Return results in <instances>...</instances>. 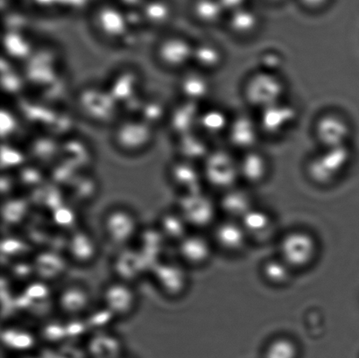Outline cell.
Listing matches in <instances>:
<instances>
[{"label": "cell", "mask_w": 359, "mask_h": 358, "mask_svg": "<svg viewBox=\"0 0 359 358\" xmlns=\"http://www.w3.org/2000/svg\"><path fill=\"white\" fill-rule=\"evenodd\" d=\"M189 270L175 256L168 255L151 266L149 280L165 300L177 301L189 289Z\"/></svg>", "instance_id": "obj_1"}, {"label": "cell", "mask_w": 359, "mask_h": 358, "mask_svg": "<svg viewBox=\"0 0 359 358\" xmlns=\"http://www.w3.org/2000/svg\"><path fill=\"white\" fill-rule=\"evenodd\" d=\"M142 226L138 214L124 205L111 207L101 220L104 240L116 250L135 244Z\"/></svg>", "instance_id": "obj_2"}, {"label": "cell", "mask_w": 359, "mask_h": 358, "mask_svg": "<svg viewBox=\"0 0 359 358\" xmlns=\"http://www.w3.org/2000/svg\"><path fill=\"white\" fill-rule=\"evenodd\" d=\"M353 159V153L349 145L326 147L308 160L306 170L316 184L328 185L344 174Z\"/></svg>", "instance_id": "obj_3"}, {"label": "cell", "mask_w": 359, "mask_h": 358, "mask_svg": "<svg viewBox=\"0 0 359 358\" xmlns=\"http://www.w3.org/2000/svg\"><path fill=\"white\" fill-rule=\"evenodd\" d=\"M287 83L280 74L258 69L246 80L245 99L251 106L262 111L286 99Z\"/></svg>", "instance_id": "obj_4"}, {"label": "cell", "mask_w": 359, "mask_h": 358, "mask_svg": "<svg viewBox=\"0 0 359 358\" xmlns=\"http://www.w3.org/2000/svg\"><path fill=\"white\" fill-rule=\"evenodd\" d=\"M140 296L137 287L112 278L103 287L100 306L114 321L128 320L138 310Z\"/></svg>", "instance_id": "obj_5"}, {"label": "cell", "mask_w": 359, "mask_h": 358, "mask_svg": "<svg viewBox=\"0 0 359 358\" xmlns=\"http://www.w3.org/2000/svg\"><path fill=\"white\" fill-rule=\"evenodd\" d=\"M280 256L293 270L309 268L316 261L318 254V242L311 233L294 230L281 238Z\"/></svg>", "instance_id": "obj_6"}, {"label": "cell", "mask_w": 359, "mask_h": 358, "mask_svg": "<svg viewBox=\"0 0 359 358\" xmlns=\"http://www.w3.org/2000/svg\"><path fill=\"white\" fill-rule=\"evenodd\" d=\"M203 173L204 181L214 188L226 191L236 187L237 181L241 180L238 158L226 150L211 151L204 160Z\"/></svg>", "instance_id": "obj_7"}, {"label": "cell", "mask_w": 359, "mask_h": 358, "mask_svg": "<svg viewBox=\"0 0 359 358\" xmlns=\"http://www.w3.org/2000/svg\"><path fill=\"white\" fill-rule=\"evenodd\" d=\"M114 279L133 286L149 279L151 265L144 256L133 247L117 249L111 262Z\"/></svg>", "instance_id": "obj_8"}, {"label": "cell", "mask_w": 359, "mask_h": 358, "mask_svg": "<svg viewBox=\"0 0 359 358\" xmlns=\"http://www.w3.org/2000/svg\"><path fill=\"white\" fill-rule=\"evenodd\" d=\"M93 294L89 287L82 282L66 284L56 293V310L62 318L79 319L86 317L93 308Z\"/></svg>", "instance_id": "obj_9"}, {"label": "cell", "mask_w": 359, "mask_h": 358, "mask_svg": "<svg viewBox=\"0 0 359 358\" xmlns=\"http://www.w3.org/2000/svg\"><path fill=\"white\" fill-rule=\"evenodd\" d=\"M190 229L200 230L212 223L217 207L203 191L181 195L175 207Z\"/></svg>", "instance_id": "obj_10"}, {"label": "cell", "mask_w": 359, "mask_h": 358, "mask_svg": "<svg viewBox=\"0 0 359 358\" xmlns=\"http://www.w3.org/2000/svg\"><path fill=\"white\" fill-rule=\"evenodd\" d=\"M100 245L91 231L77 228L66 237L63 254L69 264L79 268H89L97 261L100 254Z\"/></svg>", "instance_id": "obj_11"}, {"label": "cell", "mask_w": 359, "mask_h": 358, "mask_svg": "<svg viewBox=\"0 0 359 358\" xmlns=\"http://www.w3.org/2000/svg\"><path fill=\"white\" fill-rule=\"evenodd\" d=\"M351 132L349 119L337 111L320 116L314 126L316 139L322 149L349 145Z\"/></svg>", "instance_id": "obj_12"}, {"label": "cell", "mask_w": 359, "mask_h": 358, "mask_svg": "<svg viewBox=\"0 0 359 358\" xmlns=\"http://www.w3.org/2000/svg\"><path fill=\"white\" fill-rule=\"evenodd\" d=\"M258 118L262 135L279 137L293 128L298 118L294 104L286 99L259 111Z\"/></svg>", "instance_id": "obj_13"}, {"label": "cell", "mask_w": 359, "mask_h": 358, "mask_svg": "<svg viewBox=\"0 0 359 358\" xmlns=\"http://www.w3.org/2000/svg\"><path fill=\"white\" fill-rule=\"evenodd\" d=\"M175 256L189 269L200 268L209 262L212 245L198 231H189L175 245Z\"/></svg>", "instance_id": "obj_14"}, {"label": "cell", "mask_w": 359, "mask_h": 358, "mask_svg": "<svg viewBox=\"0 0 359 358\" xmlns=\"http://www.w3.org/2000/svg\"><path fill=\"white\" fill-rule=\"evenodd\" d=\"M194 48L195 45L182 35L165 36L158 45L157 59L168 70L181 69L193 62Z\"/></svg>", "instance_id": "obj_15"}, {"label": "cell", "mask_w": 359, "mask_h": 358, "mask_svg": "<svg viewBox=\"0 0 359 358\" xmlns=\"http://www.w3.org/2000/svg\"><path fill=\"white\" fill-rule=\"evenodd\" d=\"M225 135L233 149L245 153L256 149L262 132L258 118H252L249 114H238L231 118Z\"/></svg>", "instance_id": "obj_16"}, {"label": "cell", "mask_w": 359, "mask_h": 358, "mask_svg": "<svg viewBox=\"0 0 359 358\" xmlns=\"http://www.w3.org/2000/svg\"><path fill=\"white\" fill-rule=\"evenodd\" d=\"M125 345L121 336L110 329L95 331L86 343L90 358H123Z\"/></svg>", "instance_id": "obj_17"}, {"label": "cell", "mask_w": 359, "mask_h": 358, "mask_svg": "<svg viewBox=\"0 0 359 358\" xmlns=\"http://www.w3.org/2000/svg\"><path fill=\"white\" fill-rule=\"evenodd\" d=\"M133 245L149 262L151 266L167 257L168 247H170L156 224L143 226Z\"/></svg>", "instance_id": "obj_18"}, {"label": "cell", "mask_w": 359, "mask_h": 358, "mask_svg": "<svg viewBox=\"0 0 359 358\" xmlns=\"http://www.w3.org/2000/svg\"><path fill=\"white\" fill-rule=\"evenodd\" d=\"M68 265L69 262L63 252L48 250L35 256L32 268L41 282H53L65 275Z\"/></svg>", "instance_id": "obj_19"}, {"label": "cell", "mask_w": 359, "mask_h": 358, "mask_svg": "<svg viewBox=\"0 0 359 358\" xmlns=\"http://www.w3.org/2000/svg\"><path fill=\"white\" fill-rule=\"evenodd\" d=\"M214 241L224 251L237 254L249 240L241 221L227 219L218 223L214 230Z\"/></svg>", "instance_id": "obj_20"}, {"label": "cell", "mask_w": 359, "mask_h": 358, "mask_svg": "<svg viewBox=\"0 0 359 358\" xmlns=\"http://www.w3.org/2000/svg\"><path fill=\"white\" fill-rule=\"evenodd\" d=\"M239 177L249 184H259L269 174L270 163L265 154L257 149L242 153L238 158Z\"/></svg>", "instance_id": "obj_21"}, {"label": "cell", "mask_w": 359, "mask_h": 358, "mask_svg": "<svg viewBox=\"0 0 359 358\" xmlns=\"http://www.w3.org/2000/svg\"><path fill=\"white\" fill-rule=\"evenodd\" d=\"M117 131L115 138L118 139V143L121 146H126V149L129 150H142L149 145L152 139L149 126L135 119L123 122L118 126Z\"/></svg>", "instance_id": "obj_22"}, {"label": "cell", "mask_w": 359, "mask_h": 358, "mask_svg": "<svg viewBox=\"0 0 359 358\" xmlns=\"http://www.w3.org/2000/svg\"><path fill=\"white\" fill-rule=\"evenodd\" d=\"M156 226L170 247H175L190 231L184 219L175 208L161 212Z\"/></svg>", "instance_id": "obj_23"}, {"label": "cell", "mask_w": 359, "mask_h": 358, "mask_svg": "<svg viewBox=\"0 0 359 358\" xmlns=\"http://www.w3.org/2000/svg\"><path fill=\"white\" fill-rule=\"evenodd\" d=\"M220 208L226 214L229 219L241 221L255 207L251 195L245 189L236 186L224 191L221 198Z\"/></svg>", "instance_id": "obj_24"}, {"label": "cell", "mask_w": 359, "mask_h": 358, "mask_svg": "<svg viewBox=\"0 0 359 358\" xmlns=\"http://www.w3.org/2000/svg\"><path fill=\"white\" fill-rule=\"evenodd\" d=\"M208 75L196 69L182 77V90L190 103H199L210 96L212 83Z\"/></svg>", "instance_id": "obj_25"}, {"label": "cell", "mask_w": 359, "mask_h": 358, "mask_svg": "<svg viewBox=\"0 0 359 358\" xmlns=\"http://www.w3.org/2000/svg\"><path fill=\"white\" fill-rule=\"evenodd\" d=\"M224 55L219 46L212 41H203L195 45L193 62L197 69L209 74L216 71L223 65Z\"/></svg>", "instance_id": "obj_26"}, {"label": "cell", "mask_w": 359, "mask_h": 358, "mask_svg": "<svg viewBox=\"0 0 359 358\" xmlns=\"http://www.w3.org/2000/svg\"><path fill=\"white\" fill-rule=\"evenodd\" d=\"M248 238L255 240H266L273 230V220L262 209L253 208L241 220Z\"/></svg>", "instance_id": "obj_27"}, {"label": "cell", "mask_w": 359, "mask_h": 358, "mask_svg": "<svg viewBox=\"0 0 359 358\" xmlns=\"http://www.w3.org/2000/svg\"><path fill=\"white\" fill-rule=\"evenodd\" d=\"M260 19L258 13L248 6L233 11L228 20L229 29L238 36H252L258 31Z\"/></svg>", "instance_id": "obj_28"}, {"label": "cell", "mask_w": 359, "mask_h": 358, "mask_svg": "<svg viewBox=\"0 0 359 358\" xmlns=\"http://www.w3.org/2000/svg\"><path fill=\"white\" fill-rule=\"evenodd\" d=\"M230 116L220 107H211L202 111L199 128L208 135L217 136L226 133L231 123Z\"/></svg>", "instance_id": "obj_29"}, {"label": "cell", "mask_w": 359, "mask_h": 358, "mask_svg": "<svg viewBox=\"0 0 359 358\" xmlns=\"http://www.w3.org/2000/svg\"><path fill=\"white\" fill-rule=\"evenodd\" d=\"M97 20V29L107 35L108 38L119 37L126 27V20L118 9L111 6L101 7L100 13L95 16Z\"/></svg>", "instance_id": "obj_30"}, {"label": "cell", "mask_w": 359, "mask_h": 358, "mask_svg": "<svg viewBox=\"0 0 359 358\" xmlns=\"http://www.w3.org/2000/svg\"><path fill=\"white\" fill-rule=\"evenodd\" d=\"M294 270L280 257L267 259L262 266V275L274 286H283L291 280Z\"/></svg>", "instance_id": "obj_31"}, {"label": "cell", "mask_w": 359, "mask_h": 358, "mask_svg": "<svg viewBox=\"0 0 359 358\" xmlns=\"http://www.w3.org/2000/svg\"><path fill=\"white\" fill-rule=\"evenodd\" d=\"M194 16L204 25L219 22L225 10L220 0H196L193 6Z\"/></svg>", "instance_id": "obj_32"}, {"label": "cell", "mask_w": 359, "mask_h": 358, "mask_svg": "<svg viewBox=\"0 0 359 358\" xmlns=\"http://www.w3.org/2000/svg\"><path fill=\"white\" fill-rule=\"evenodd\" d=\"M300 350L293 340L280 336L269 343L264 350L263 358H299Z\"/></svg>", "instance_id": "obj_33"}, {"label": "cell", "mask_w": 359, "mask_h": 358, "mask_svg": "<svg viewBox=\"0 0 359 358\" xmlns=\"http://www.w3.org/2000/svg\"><path fill=\"white\" fill-rule=\"evenodd\" d=\"M283 56L279 53L267 51L259 56V69L264 71L280 74V69L283 68Z\"/></svg>", "instance_id": "obj_34"}]
</instances>
